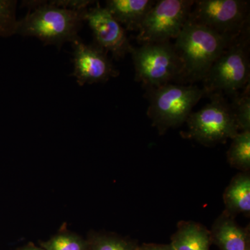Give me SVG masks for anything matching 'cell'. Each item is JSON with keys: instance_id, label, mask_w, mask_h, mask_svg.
<instances>
[{"instance_id": "obj_1", "label": "cell", "mask_w": 250, "mask_h": 250, "mask_svg": "<svg viewBox=\"0 0 250 250\" xmlns=\"http://www.w3.org/2000/svg\"><path fill=\"white\" fill-rule=\"evenodd\" d=\"M91 1H55L39 2L25 17L18 21L16 34L32 36L45 45L62 47L80 39L81 26Z\"/></svg>"}, {"instance_id": "obj_2", "label": "cell", "mask_w": 250, "mask_h": 250, "mask_svg": "<svg viewBox=\"0 0 250 250\" xmlns=\"http://www.w3.org/2000/svg\"><path fill=\"white\" fill-rule=\"evenodd\" d=\"M236 38L221 35L188 20L173 44L182 64L181 83L203 82L215 61Z\"/></svg>"}, {"instance_id": "obj_3", "label": "cell", "mask_w": 250, "mask_h": 250, "mask_svg": "<svg viewBox=\"0 0 250 250\" xmlns=\"http://www.w3.org/2000/svg\"><path fill=\"white\" fill-rule=\"evenodd\" d=\"M147 90V114L159 134L186 123L192 109L205 95L204 88L182 83H167Z\"/></svg>"}, {"instance_id": "obj_4", "label": "cell", "mask_w": 250, "mask_h": 250, "mask_svg": "<svg viewBox=\"0 0 250 250\" xmlns=\"http://www.w3.org/2000/svg\"><path fill=\"white\" fill-rule=\"evenodd\" d=\"M250 29L233 39L210 67L204 82L207 95L232 98L250 83Z\"/></svg>"}, {"instance_id": "obj_5", "label": "cell", "mask_w": 250, "mask_h": 250, "mask_svg": "<svg viewBox=\"0 0 250 250\" xmlns=\"http://www.w3.org/2000/svg\"><path fill=\"white\" fill-rule=\"evenodd\" d=\"M210 103L198 111L192 112L186 123L188 131L186 139L211 147L232 139L238 132L231 104L221 94L208 95Z\"/></svg>"}, {"instance_id": "obj_6", "label": "cell", "mask_w": 250, "mask_h": 250, "mask_svg": "<svg viewBox=\"0 0 250 250\" xmlns=\"http://www.w3.org/2000/svg\"><path fill=\"white\" fill-rule=\"evenodd\" d=\"M135 80L148 88L180 82L182 64L170 42H154L133 47Z\"/></svg>"}, {"instance_id": "obj_7", "label": "cell", "mask_w": 250, "mask_h": 250, "mask_svg": "<svg viewBox=\"0 0 250 250\" xmlns=\"http://www.w3.org/2000/svg\"><path fill=\"white\" fill-rule=\"evenodd\" d=\"M189 20L230 38L250 29V1L245 0H197Z\"/></svg>"}, {"instance_id": "obj_8", "label": "cell", "mask_w": 250, "mask_h": 250, "mask_svg": "<svg viewBox=\"0 0 250 250\" xmlns=\"http://www.w3.org/2000/svg\"><path fill=\"white\" fill-rule=\"evenodd\" d=\"M193 0H159L153 5L138 31L140 45L175 40L185 25Z\"/></svg>"}, {"instance_id": "obj_9", "label": "cell", "mask_w": 250, "mask_h": 250, "mask_svg": "<svg viewBox=\"0 0 250 250\" xmlns=\"http://www.w3.org/2000/svg\"><path fill=\"white\" fill-rule=\"evenodd\" d=\"M85 21L93 32L94 44L106 53L111 52L116 59L131 53L134 47L130 44L125 28L99 2L87 10Z\"/></svg>"}, {"instance_id": "obj_10", "label": "cell", "mask_w": 250, "mask_h": 250, "mask_svg": "<svg viewBox=\"0 0 250 250\" xmlns=\"http://www.w3.org/2000/svg\"><path fill=\"white\" fill-rule=\"evenodd\" d=\"M74 71L72 76L82 85L106 82L119 75L107 53L95 44L87 45L81 39L72 42Z\"/></svg>"}, {"instance_id": "obj_11", "label": "cell", "mask_w": 250, "mask_h": 250, "mask_svg": "<svg viewBox=\"0 0 250 250\" xmlns=\"http://www.w3.org/2000/svg\"><path fill=\"white\" fill-rule=\"evenodd\" d=\"M235 217L223 211L209 230L211 244L220 250H250V227L241 226Z\"/></svg>"}, {"instance_id": "obj_12", "label": "cell", "mask_w": 250, "mask_h": 250, "mask_svg": "<svg viewBox=\"0 0 250 250\" xmlns=\"http://www.w3.org/2000/svg\"><path fill=\"white\" fill-rule=\"evenodd\" d=\"M155 2L152 0H108L105 8L125 30L139 31Z\"/></svg>"}, {"instance_id": "obj_13", "label": "cell", "mask_w": 250, "mask_h": 250, "mask_svg": "<svg viewBox=\"0 0 250 250\" xmlns=\"http://www.w3.org/2000/svg\"><path fill=\"white\" fill-rule=\"evenodd\" d=\"M224 211L236 217L250 215V173L240 172L230 181L223 193Z\"/></svg>"}, {"instance_id": "obj_14", "label": "cell", "mask_w": 250, "mask_h": 250, "mask_svg": "<svg viewBox=\"0 0 250 250\" xmlns=\"http://www.w3.org/2000/svg\"><path fill=\"white\" fill-rule=\"evenodd\" d=\"M170 244L174 250H210L209 230L196 222L182 220L177 224Z\"/></svg>"}, {"instance_id": "obj_15", "label": "cell", "mask_w": 250, "mask_h": 250, "mask_svg": "<svg viewBox=\"0 0 250 250\" xmlns=\"http://www.w3.org/2000/svg\"><path fill=\"white\" fill-rule=\"evenodd\" d=\"M231 140L227 152L229 164L241 172H250V131H240Z\"/></svg>"}, {"instance_id": "obj_16", "label": "cell", "mask_w": 250, "mask_h": 250, "mask_svg": "<svg viewBox=\"0 0 250 250\" xmlns=\"http://www.w3.org/2000/svg\"><path fill=\"white\" fill-rule=\"evenodd\" d=\"M240 131H250V84L233 98L231 104Z\"/></svg>"}, {"instance_id": "obj_17", "label": "cell", "mask_w": 250, "mask_h": 250, "mask_svg": "<svg viewBox=\"0 0 250 250\" xmlns=\"http://www.w3.org/2000/svg\"><path fill=\"white\" fill-rule=\"evenodd\" d=\"M138 246L131 240L106 233L93 235L90 243L91 250H137Z\"/></svg>"}, {"instance_id": "obj_18", "label": "cell", "mask_w": 250, "mask_h": 250, "mask_svg": "<svg viewBox=\"0 0 250 250\" xmlns=\"http://www.w3.org/2000/svg\"><path fill=\"white\" fill-rule=\"evenodd\" d=\"M45 250H88V243L76 234L62 233L42 244Z\"/></svg>"}, {"instance_id": "obj_19", "label": "cell", "mask_w": 250, "mask_h": 250, "mask_svg": "<svg viewBox=\"0 0 250 250\" xmlns=\"http://www.w3.org/2000/svg\"><path fill=\"white\" fill-rule=\"evenodd\" d=\"M17 1L0 0V36L7 38L15 35L18 20L16 19Z\"/></svg>"}, {"instance_id": "obj_20", "label": "cell", "mask_w": 250, "mask_h": 250, "mask_svg": "<svg viewBox=\"0 0 250 250\" xmlns=\"http://www.w3.org/2000/svg\"><path fill=\"white\" fill-rule=\"evenodd\" d=\"M137 250H174L169 244H157V243H144L138 246Z\"/></svg>"}, {"instance_id": "obj_21", "label": "cell", "mask_w": 250, "mask_h": 250, "mask_svg": "<svg viewBox=\"0 0 250 250\" xmlns=\"http://www.w3.org/2000/svg\"><path fill=\"white\" fill-rule=\"evenodd\" d=\"M22 250H43L39 249V248H32V247H29V248H24V249H23Z\"/></svg>"}, {"instance_id": "obj_22", "label": "cell", "mask_w": 250, "mask_h": 250, "mask_svg": "<svg viewBox=\"0 0 250 250\" xmlns=\"http://www.w3.org/2000/svg\"></svg>"}]
</instances>
